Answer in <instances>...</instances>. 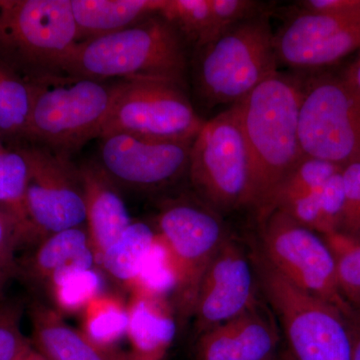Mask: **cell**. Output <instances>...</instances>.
<instances>
[{
  "label": "cell",
  "mask_w": 360,
  "mask_h": 360,
  "mask_svg": "<svg viewBox=\"0 0 360 360\" xmlns=\"http://www.w3.org/2000/svg\"><path fill=\"white\" fill-rule=\"evenodd\" d=\"M187 176L193 193L222 217L246 207L250 158L238 104L203 123L191 146Z\"/></svg>",
  "instance_id": "cell-7"
},
{
  "label": "cell",
  "mask_w": 360,
  "mask_h": 360,
  "mask_svg": "<svg viewBox=\"0 0 360 360\" xmlns=\"http://www.w3.org/2000/svg\"><path fill=\"white\" fill-rule=\"evenodd\" d=\"M80 330L94 342L115 347L129 326V307L120 296L103 291L85 307Z\"/></svg>",
  "instance_id": "cell-26"
},
{
  "label": "cell",
  "mask_w": 360,
  "mask_h": 360,
  "mask_svg": "<svg viewBox=\"0 0 360 360\" xmlns=\"http://www.w3.org/2000/svg\"><path fill=\"white\" fill-rule=\"evenodd\" d=\"M89 260L96 262V258L90 245L86 225H82L41 239L26 258L21 269L30 283L44 288L61 270Z\"/></svg>",
  "instance_id": "cell-21"
},
{
  "label": "cell",
  "mask_w": 360,
  "mask_h": 360,
  "mask_svg": "<svg viewBox=\"0 0 360 360\" xmlns=\"http://www.w3.org/2000/svg\"><path fill=\"white\" fill-rule=\"evenodd\" d=\"M300 139L309 158L343 168L360 163V92L342 73H321L303 84Z\"/></svg>",
  "instance_id": "cell-8"
},
{
  "label": "cell",
  "mask_w": 360,
  "mask_h": 360,
  "mask_svg": "<svg viewBox=\"0 0 360 360\" xmlns=\"http://www.w3.org/2000/svg\"><path fill=\"white\" fill-rule=\"evenodd\" d=\"M345 205L338 233L360 239V163L343 168Z\"/></svg>",
  "instance_id": "cell-32"
},
{
  "label": "cell",
  "mask_w": 360,
  "mask_h": 360,
  "mask_svg": "<svg viewBox=\"0 0 360 360\" xmlns=\"http://www.w3.org/2000/svg\"><path fill=\"white\" fill-rule=\"evenodd\" d=\"M272 360H295L292 359V356H291L290 352H288V349H286L285 347H284V345H283V347L281 348V350H279L278 354L276 355V356L274 357V359Z\"/></svg>",
  "instance_id": "cell-40"
},
{
  "label": "cell",
  "mask_w": 360,
  "mask_h": 360,
  "mask_svg": "<svg viewBox=\"0 0 360 360\" xmlns=\"http://www.w3.org/2000/svg\"><path fill=\"white\" fill-rule=\"evenodd\" d=\"M16 360H47L45 359L41 354L32 347V342L30 343L27 347L23 350L22 354L20 355Z\"/></svg>",
  "instance_id": "cell-38"
},
{
  "label": "cell",
  "mask_w": 360,
  "mask_h": 360,
  "mask_svg": "<svg viewBox=\"0 0 360 360\" xmlns=\"http://www.w3.org/2000/svg\"><path fill=\"white\" fill-rule=\"evenodd\" d=\"M20 246L13 225L0 212V264L11 269L14 274L18 270L15 252Z\"/></svg>",
  "instance_id": "cell-35"
},
{
  "label": "cell",
  "mask_w": 360,
  "mask_h": 360,
  "mask_svg": "<svg viewBox=\"0 0 360 360\" xmlns=\"http://www.w3.org/2000/svg\"><path fill=\"white\" fill-rule=\"evenodd\" d=\"M84 184L85 213L90 245L96 262L134 220L120 189L97 162L79 167ZM98 266V265H97Z\"/></svg>",
  "instance_id": "cell-17"
},
{
  "label": "cell",
  "mask_w": 360,
  "mask_h": 360,
  "mask_svg": "<svg viewBox=\"0 0 360 360\" xmlns=\"http://www.w3.org/2000/svg\"><path fill=\"white\" fill-rule=\"evenodd\" d=\"M322 238L335 255L341 292L352 307H360V239L338 232Z\"/></svg>",
  "instance_id": "cell-30"
},
{
  "label": "cell",
  "mask_w": 360,
  "mask_h": 360,
  "mask_svg": "<svg viewBox=\"0 0 360 360\" xmlns=\"http://www.w3.org/2000/svg\"><path fill=\"white\" fill-rule=\"evenodd\" d=\"M155 227L174 265L172 295L176 321L182 324L193 317L202 277L231 232L224 217L194 193L162 201Z\"/></svg>",
  "instance_id": "cell-6"
},
{
  "label": "cell",
  "mask_w": 360,
  "mask_h": 360,
  "mask_svg": "<svg viewBox=\"0 0 360 360\" xmlns=\"http://www.w3.org/2000/svg\"><path fill=\"white\" fill-rule=\"evenodd\" d=\"M295 4L307 13L360 18V0H302Z\"/></svg>",
  "instance_id": "cell-34"
},
{
  "label": "cell",
  "mask_w": 360,
  "mask_h": 360,
  "mask_svg": "<svg viewBox=\"0 0 360 360\" xmlns=\"http://www.w3.org/2000/svg\"><path fill=\"white\" fill-rule=\"evenodd\" d=\"M32 347L47 360H132L129 352L103 347L80 329L71 328L51 307L37 302L30 309Z\"/></svg>",
  "instance_id": "cell-18"
},
{
  "label": "cell",
  "mask_w": 360,
  "mask_h": 360,
  "mask_svg": "<svg viewBox=\"0 0 360 360\" xmlns=\"http://www.w3.org/2000/svg\"><path fill=\"white\" fill-rule=\"evenodd\" d=\"M6 0H0V8L6 4Z\"/></svg>",
  "instance_id": "cell-41"
},
{
  "label": "cell",
  "mask_w": 360,
  "mask_h": 360,
  "mask_svg": "<svg viewBox=\"0 0 360 360\" xmlns=\"http://www.w3.org/2000/svg\"><path fill=\"white\" fill-rule=\"evenodd\" d=\"M127 307L132 360H165L177 329L174 309L167 297L134 293Z\"/></svg>",
  "instance_id": "cell-19"
},
{
  "label": "cell",
  "mask_w": 360,
  "mask_h": 360,
  "mask_svg": "<svg viewBox=\"0 0 360 360\" xmlns=\"http://www.w3.org/2000/svg\"><path fill=\"white\" fill-rule=\"evenodd\" d=\"M78 42L70 0H6L0 8V45L42 73H61Z\"/></svg>",
  "instance_id": "cell-10"
},
{
  "label": "cell",
  "mask_w": 360,
  "mask_h": 360,
  "mask_svg": "<svg viewBox=\"0 0 360 360\" xmlns=\"http://www.w3.org/2000/svg\"><path fill=\"white\" fill-rule=\"evenodd\" d=\"M345 317L352 336V360H360V307H352Z\"/></svg>",
  "instance_id": "cell-36"
},
{
  "label": "cell",
  "mask_w": 360,
  "mask_h": 360,
  "mask_svg": "<svg viewBox=\"0 0 360 360\" xmlns=\"http://www.w3.org/2000/svg\"><path fill=\"white\" fill-rule=\"evenodd\" d=\"M186 42L161 14L122 32L78 42L61 73L103 82L162 80L184 87Z\"/></svg>",
  "instance_id": "cell-2"
},
{
  "label": "cell",
  "mask_w": 360,
  "mask_h": 360,
  "mask_svg": "<svg viewBox=\"0 0 360 360\" xmlns=\"http://www.w3.org/2000/svg\"><path fill=\"white\" fill-rule=\"evenodd\" d=\"M21 309L13 303H0V360H16L30 345L20 328Z\"/></svg>",
  "instance_id": "cell-31"
},
{
  "label": "cell",
  "mask_w": 360,
  "mask_h": 360,
  "mask_svg": "<svg viewBox=\"0 0 360 360\" xmlns=\"http://www.w3.org/2000/svg\"><path fill=\"white\" fill-rule=\"evenodd\" d=\"M103 271L94 260L70 265L56 274L44 290L60 314H82L104 291Z\"/></svg>",
  "instance_id": "cell-25"
},
{
  "label": "cell",
  "mask_w": 360,
  "mask_h": 360,
  "mask_svg": "<svg viewBox=\"0 0 360 360\" xmlns=\"http://www.w3.org/2000/svg\"><path fill=\"white\" fill-rule=\"evenodd\" d=\"M210 6L220 33L269 11L266 4L255 0H210Z\"/></svg>",
  "instance_id": "cell-33"
},
{
  "label": "cell",
  "mask_w": 360,
  "mask_h": 360,
  "mask_svg": "<svg viewBox=\"0 0 360 360\" xmlns=\"http://www.w3.org/2000/svg\"><path fill=\"white\" fill-rule=\"evenodd\" d=\"M33 85L0 61V134L27 136Z\"/></svg>",
  "instance_id": "cell-27"
},
{
  "label": "cell",
  "mask_w": 360,
  "mask_h": 360,
  "mask_svg": "<svg viewBox=\"0 0 360 360\" xmlns=\"http://www.w3.org/2000/svg\"><path fill=\"white\" fill-rule=\"evenodd\" d=\"M258 225L255 248L277 274L345 315L349 314L354 307L341 292L335 255L321 234L281 210H274Z\"/></svg>",
  "instance_id": "cell-9"
},
{
  "label": "cell",
  "mask_w": 360,
  "mask_h": 360,
  "mask_svg": "<svg viewBox=\"0 0 360 360\" xmlns=\"http://www.w3.org/2000/svg\"><path fill=\"white\" fill-rule=\"evenodd\" d=\"M341 73L360 92V51Z\"/></svg>",
  "instance_id": "cell-37"
},
{
  "label": "cell",
  "mask_w": 360,
  "mask_h": 360,
  "mask_svg": "<svg viewBox=\"0 0 360 360\" xmlns=\"http://www.w3.org/2000/svg\"><path fill=\"white\" fill-rule=\"evenodd\" d=\"M14 276V272L11 269H6L4 265L0 264V300H1L4 291L6 290L7 283L9 278Z\"/></svg>",
  "instance_id": "cell-39"
},
{
  "label": "cell",
  "mask_w": 360,
  "mask_h": 360,
  "mask_svg": "<svg viewBox=\"0 0 360 360\" xmlns=\"http://www.w3.org/2000/svg\"><path fill=\"white\" fill-rule=\"evenodd\" d=\"M250 248L260 292L292 359L352 360V336L345 314L296 288L272 269L255 245Z\"/></svg>",
  "instance_id": "cell-5"
},
{
  "label": "cell",
  "mask_w": 360,
  "mask_h": 360,
  "mask_svg": "<svg viewBox=\"0 0 360 360\" xmlns=\"http://www.w3.org/2000/svg\"><path fill=\"white\" fill-rule=\"evenodd\" d=\"M196 338L195 360H272L283 345L276 316L264 300Z\"/></svg>",
  "instance_id": "cell-16"
},
{
  "label": "cell",
  "mask_w": 360,
  "mask_h": 360,
  "mask_svg": "<svg viewBox=\"0 0 360 360\" xmlns=\"http://www.w3.org/2000/svg\"><path fill=\"white\" fill-rule=\"evenodd\" d=\"M28 161L23 148L0 150V212L15 229L20 245H37L27 212Z\"/></svg>",
  "instance_id": "cell-22"
},
{
  "label": "cell",
  "mask_w": 360,
  "mask_h": 360,
  "mask_svg": "<svg viewBox=\"0 0 360 360\" xmlns=\"http://www.w3.org/2000/svg\"><path fill=\"white\" fill-rule=\"evenodd\" d=\"M156 238L155 226L143 221H132L104 251L97 265L106 276L127 288L141 270Z\"/></svg>",
  "instance_id": "cell-24"
},
{
  "label": "cell",
  "mask_w": 360,
  "mask_h": 360,
  "mask_svg": "<svg viewBox=\"0 0 360 360\" xmlns=\"http://www.w3.org/2000/svg\"><path fill=\"white\" fill-rule=\"evenodd\" d=\"M303 84L277 72L238 104L250 158L246 207L258 222L269 214L277 189L304 158L300 139Z\"/></svg>",
  "instance_id": "cell-1"
},
{
  "label": "cell",
  "mask_w": 360,
  "mask_h": 360,
  "mask_svg": "<svg viewBox=\"0 0 360 360\" xmlns=\"http://www.w3.org/2000/svg\"><path fill=\"white\" fill-rule=\"evenodd\" d=\"M184 89L162 80L125 82L101 136L127 134L162 141L195 139L205 120Z\"/></svg>",
  "instance_id": "cell-11"
},
{
  "label": "cell",
  "mask_w": 360,
  "mask_h": 360,
  "mask_svg": "<svg viewBox=\"0 0 360 360\" xmlns=\"http://www.w3.org/2000/svg\"><path fill=\"white\" fill-rule=\"evenodd\" d=\"M270 11L231 26L195 49L194 84L207 105H234L278 68Z\"/></svg>",
  "instance_id": "cell-4"
},
{
  "label": "cell",
  "mask_w": 360,
  "mask_h": 360,
  "mask_svg": "<svg viewBox=\"0 0 360 360\" xmlns=\"http://www.w3.org/2000/svg\"><path fill=\"white\" fill-rule=\"evenodd\" d=\"M262 297L250 248L231 233L201 281L191 317L196 338L248 311Z\"/></svg>",
  "instance_id": "cell-14"
},
{
  "label": "cell",
  "mask_w": 360,
  "mask_h": 360,
  "mask_svg": "<svg viewBox=\"0 0 360 360\" xmlns=\"http://www.w3.org/2000/svg\"><path fill=\"white\" fill-rule=\"evenodd\" d=\"M79 42L122 32L160 14L167 0H70Z\"/></svg>",
  "instance_id": "cell-20"
},
{
  "label": "cell",
  "mask_w": 360,
  "mask_h": 360,
  "mask_svg": "<svg viewBox=\"0 0 360 360\" xmlns=\"http://www.w3.org/2000/svg\"><path fill=\"white\" fill-rule=\"evenodd\" d=\"M341 169L343 167L328 161L304 156L277 189L267 217L290 201L323 186L328 179Z\"/></svg>",
  "instance_id": "cell-29"
},
{
  "label": "cell",
  "mask_w": 360,
  "mask_h": 360,
  "mask_svg": "<svg viewBox=\"0 0 360 360\" xmlns=\"http://www.w3.org/2000/svg\"><path fill=\"white\" fill-rule=\"evenodd\" d=\"M98 163L118 187L155 193L187 175L191 141H162L127 134L99 139Z\"/></svg>",
  "instance_id": "cell-13"
},
{
  "label": "cell",
  "mask_w": 360,
  "mask_h": 360,
  "mask_svg": "<svg viewBox=\"0 0 360 360\" xmlns=\"http://www.w3.org/2000/svg\"><path fill=\"white\" fill-rule=\"evenodd\" d=\"M278 63L321 70L360 51V18L295 11L274 32Z\"/></svg>",
  "instance_id": "cell-15"
},
{
  "label": "cell",
  "mask_w": 360,
  "mask_h": 360,
  "mask_svg": "<svg viewBox=\"0 0 360 360\" xmlns=\"http://www.w3.org/2000/svg\"><path fill=\"white\" fill-rule=\"evenodd\" d=\"M28 139L68 156L99 139L127 82H103L65 73H41L32 80Z\"/></svg>",
  "instance_id": "cell-3"
},
{
  "label": "cell",
  "mask_w": 360,
  "mask_h": 360,
  "mask_svg": "<svg viewBox=\"0 0 360 360\" xmlns=\"http://www.w3.org/2000/svg\"><path fill=\"white\" fill-rule=\"evenodd\" d=\"M28 161L27 212L37 243L85 225L84 184L68 156L45 146L22 148Z\"/></svg>",
  "instance_id": "cell-12"
},
{
  "label": "cell",
  "mask_w": 360,
  "mask_h": 360,
  "mask_svg": "<svg viewBox=\"0 0 360 360\" xmlns=\"http://www.w3.org/2000/svg\"><path fill=\"white\" fill-rule=\"evenodd\" d=\"M4 148V144H2V141H1V134H0V150H1V149Z\"/></svg>",
  "instance_id": "cell-42"
},
{
  "label": "cell",
  "mask_w": 360,
  "mask_h": 360,
  "mask_svg": "<svg viewBox=\"0 0 360 360\" xmlns=\"http://www.w3.org/2000/svg\"><path fill=\"white\" fill-rule=\"evenodd\" d=\"M342 172L343 169L340 170L323 186L277 210L286 213L298 224L321 236L338 232L345 198Z\"/></svg>",
  "instance_id": "cell-23"
},
{
  "label": "cell",
  "mask_w": 360,
  "mask_h": 360,
  "mask_svg": "<svg viewBox=\"0 0 360 360\" xmlns=\"http://www.w3.org/2000/svg\"><path fill=\"white\" fill-rule=\"evenodd\" d=\"M160 14L194 49L220 34L210 0H167Z\"/></svg>",
  "instance_id": "cell-28"
}]
</instances>
